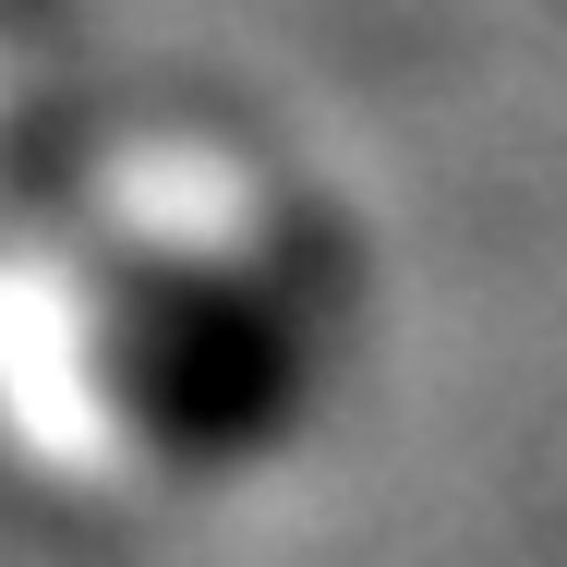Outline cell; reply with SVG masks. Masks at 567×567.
I'll return each instance as SVG.
<instances>
[{
	"instance_id": "obj_1",
	"label": "cell",
	"mask_w": 567,
	"mask_h": 567,
	"mask_svg": "<svg viewBox=\"0 0 567 567\" xmlns=\"http://www.w3.org/2000/svg\"><path fill=\"white\" fill-rule=\"evenodd\" d=\"M133 411L182 458H254L302 411V339L266 315V290H169L133 315Z\"/></svg>"
}]
</instances>
